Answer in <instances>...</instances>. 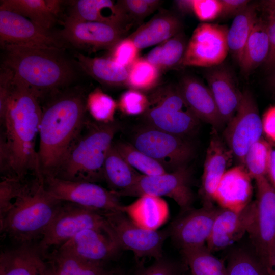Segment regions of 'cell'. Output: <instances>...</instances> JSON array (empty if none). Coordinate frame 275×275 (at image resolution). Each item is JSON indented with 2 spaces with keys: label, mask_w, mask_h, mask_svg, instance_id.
Wrapping results in <instances>:
<instances>
[{
  "label": "cell",
  "mask_w": 275,
  "mask_h": 275,
  "mask_svg": "<svg viewBox=\"0 0 275 275\" xmlns=\"http://www.w3.org/2000/svg\"><path fill=\"white\" fill-rule=\"evenodd\" d=\"M39 100L15 76L10 95L0 106L1 178L24 180L32 174L43 179L36 149L42 112Z\"/></svg>",
  "instance_id": "1"
},
{
  "label": "cell",
  "mask_w": 275,
  "mask_h": 275,
  "mask_svg": "<svg viewBox=\"0 0 275 275\" xmlns=\"http://www.w3.org/2000/svg\"><path fill=\"white\" fill-rule=\"evenodd\" d=\"M63 201L46 189L43 179H11L0 187V229L19 245L39 240Z\"/></svg>",
  "instance_id": "2"
},
{
  "label": "cell",
  "mask_w": 275,
  "mask_h": 275,
  "mask_svg": "<svg viewBox=\"0 0 275 275\" xmlns=\"http://www.w3.org/2000/svg\"><path fill=\"white\" fill-rule=\"evenodd\" d=\"M86 98L79 88L51 96L42 109L38 156L43 178L53 176L85 122Z\"/></svg>",
  "instance_id": "3"
},
{
  "label": "cell",
  "mask_w": 275,
  "mask_h": 275,
  "mask_svg": "<svg viewBox=\"0 0 275 275\" xmlns=\"http://www.w3.org/2000/svg\"><path fill=\"white\" fill-rule=\"evenodd\" d=\"M2 48L3 64L39 99L64 90L75 78L74 68L62 50L14 45Z\"/></svg>",
  "instance_id": "4"
},
{
  "label": "cell",
  "mask_w": 275,
  "mask_h": 275,
  "mask_svg": "<svg viewBox=\"0 0 275 275\" xmlns=\"http://www.w3.org/2000/svg\"><path fill=\"white\" fill-rule=\"evenodd\" d=\"M120 128L115 121L101 124L86 120L81 132L51 176L93 183L104 180L105 161Z\"/></svg>",
  "instance_id": "5"
},
{
  "label": "cell",
  "mask_w": 275,
  "mask_h": 275,
  "mask_svg": "<svg viewBox=\"0 0 275 275\" xmlns=\"http://www.w3.org/2000/svg\"><path fill=\"white\" fill-rule=\"evenodd\" d=\"M148 98L149 105L143 115L146 125L183 137L198 128L200 121L188 107L177 86L156 88Z\"/></svg>",
  "instance_id": "6"
},
{
  "label": "cell",
  "mask_w": 275,
  "mask_h": 275,
  "mask_svg": "<svg viewBox=\"0 0 275 275\" xmlns=\"http://www.w3.org/2000/svg\"><path fill=\"white\" fill-rule=\"evenodd\" d=\"M87 229L104 230L112 233L104 213L63 201L37 246L45 255L51 248H59Z\"/></svg>",
  "instance_id": "7"
},
{
  "label": "cell",
  "mask_w": 275,
  "mask_h": 275,
  "mask_svg": "<svg viewBox=\"0 0 275 275\" xmlns=\"http://www.w3.org/2000/svg\"><path fill=\"white\" fill-rule=\"evenodd\" d=\"M131 143L169 172L187 166L195 153L193 146L184 137L147 125L137 130Z\"/></svg>",
  "instance_id": "8"
},
{
  "label": "cell",
  "mask_w": 275,
  "mask_h": 275,
  "mask_svg": "<svg viewBox=\"0 0 275 275\" xmlns=\"http://www.w3.org/2000/svg\"><path fill=\"white\" fill-rule=\"evenodd\" d=\"M256 199L248 232L255 253L266 267L275 248V188L266 176L255 179Z\"/></svg>",
  "instance_id": "9"
},
{
  "label": "cell",
  "mask_w": 275,
  "mask_h": 275,
  "mask_svg": "<svg viewBox=\"0 0 275 275\" xmlns=\"http://www.w3.org/2000/svg\"><path fill=\"white\" fill-rule=\"evenodd\" d=\"M191 179L190 170L186 166L160 175L140 174L130 187L120 191H112L118 197H139L144 195L167 197L174 200L183 211L191 208L194 201Z\"/></svg>",
  "instance_id": "10"
},
{
  "label": "cell",
  "mask_w": 275,
  "mask_h": 275,
  "mask_svg": "<svg viewBox=\"0 0 275 275\" xmlns=\"http://www.w3.org/2000/svg\"><path fill=\"white\" fill-rule=\"evenodd\" d=\"M114 240L120 250L132 251L136 257H162V246L169 230H149L136 225L121 211L104 213Z\"/></svg>",
  "instance_id": "11"
},
{
  "label": "cell",
  "mask_w": 275,
  "mask_h": 275,
  "mask_svg": "<svg viewBox=\"0 0 275 275\" xmlns=\"http://www.w3.org/2000/svg\"><path fill=\"white\" fill-rule=\"evenodd\" d=\"M47 191L56 199L102 213L121 211L123 205L112 191L96 183L72 181L53 176L43 178Z\"/></svg>",
  "instance_id": "12"
},
{
  "label": "cell",
  "mask_w": 275,
  "mask_h": 275,
  "mask_svg": "<svg viewBox=\"0 0 275 275\" xmlns=\"http://www.w3.org/2000/svg\"><path fill=\"white\" fill-rule=\"evenodd\" d=\"M227 124L223 133L225 141L233 156L243 165L248 151L263 133L258 106L249 90L242 92L237 111Z\"/></svg>",
  "instance_id": "13"
},
{
  "label": "cell",
  "mask_w": 275,
  "mask_h": 275,
  "mask_svg": "<svg viewBox=\"0 0 275 275\" xmlns=\"http://www.w3.org/2000/svg\"><path fill=\"white\" fill-rule=\"evenodd\" d=\"M228 30L224 25L199 24L187 42L179 65L208 68L222 64L229 52Z\"/></svg>",
  "instance_id": "14"
},
{
  "label": "cell",
  "mask_w": 275,
  "mask_h": 275,
  "mask_svg": "<svg viewBox=\"0 0 275 275\" xmlns=\"http://www.w3.org/2000/svg\"><path fill=\"white\" fill-rule=\"evenodd\" d=\"M1 47L14 45L31 48L62 50V44L49 31L26 17L0 8Z\"/></svg>",
  "instance_id": "15"
},
{
  "label": "cell",
  "mask_w": 275,
  "mask_h": 275,
  "mask_svg": "<svg viewBox=\"0 0 275 275\" xmlns=\"http://www.w3.org/2000/svg\"><path fill=\"white\" fill-rule=\"evenodd\" d=\"M126 32L112 25L67 17L60 35L75 47L93 51L112 49L124 38Z\"/></svg>",
  "instance_id": "16"
},
{
  "label": "cell",
  "mask_w": 275,
  "mask_h": 275,
  "mask_svg": "<svg viewBox=\"0 0 275 275\" xmlns=\"http://www.w3.org/2000/svg\"><path fill=\"white\" fill-rule=\"evenodd\" d=\"M219 209L212 204L182 211L168 229L169 236L181 249L205 245Z\"/></svg>",
  "instance_id": "17"
},
{
  "label": "cell",
  "mask_w": 275,
  "mask_h": 275,
  "mask_svg": "<svg viewBox=\"0 0 275 275\" xmlns=\"http://www.w3.org/2000/svg\"><path fill=\"white\" fill-rule=\"evenodd\" d=\"M254 211V201L240 212L219 207L206 243L207 248L211 252L218 251L240 240L248 232Z\"/></svg>",
  "instance_id": "18"
},
{
  "label": "cell",
  "mask_w": 275,
  "mask_h": 275,
  "mask_svg": "<svg viewBox=\"0 0 275 275\" xmlns=\"http://www.w3.org/2000/svg\"><path fill=\"white\" fill-rule=\"evenodd\" d=\"M211 133L199 190L203 205L213 204L215 191L234 157L231 151L219 136L217 130L213 128Z\"/></svg>",
  "instance_id": "19"
},
{
  "label": "cell",
  "mask_w": 275,
  "mask_h": 275,
  "mask_svg": "<svg viewBox=\"0 0 275 275\" xmlns=\"http://www.w3.org/2000/svg\"><path fill=\"white\" fill-rule=\"evenodd\" d=\"M57 249L102 264L120 250L111 233L96 229L84 230Z\"/></svg>",
  "instance_id": "20"
},
{
  "label": "cell",
  "mask_w": 275,
  "mask_h": 275,
  "mask_svg": "<svg viewBox=\"0 0 275 275\" xmlns=\"http://www.w3.org/2000/svg\"><path fill=\"white\" fill-rule=\"evenodd\" d=\"M252 178L244 165L228 169L221 179L213 196L219 207L240 212L251 202Z\"/></svg>",
  "instance_id": "21"
},
{
  "label": "cell",
  "mask_w": 275,
  "mask_h": 275,
  "mask_svg": "<svg viewBox=\"0 0 275 275\" xmlns=\"http://www.w3.org/2000/svg\"><path fill=\"white\" fill-rule=\"evenodd\" d=\"M205 77L223 122L227 123L237 111L242 92L237 87L232 72L223 63L208 68Z\"/></svg>",
  "instance_id": "22"
},
{
  "label": "cell",
  "mask_w": 275,
  "mask_h": 275,
  "mask_svg": "<svg viewBox=\"0 0 275 275\" xmlns=\"http://www.w3.org/2000/svg\"><path fill=\"white\" fill-rule=\"evenodd\" d=\"M178 88L189 108L200 121L217 130L225 124L209 87L191 75L182 77Z\"/></svg>",
  "instance_id": "23"
},
{
  "label": "cell",
  "mask_w": 275,
  "mask_h": 275,
  "mask_svg": "<svg viewBox=\"0 0 275 275\" xmlns=\"http://www.w3.org/2000/svg\"><path fill=\"white\" fill-rule=\"evenodd\" d=\"M67 17L79 20L102 22L126 31L132 25L118 1H71Z\"/></svg>",
  "instance_id": "24"
},
{
  "label": "cell",
  "mask_w": 275,
  "mask_h": 275,
  "mask_svg": "<svg viewBox=\"0 0 275 275\" xmlns=\"http://www.w3.org/2000/svg\"><path fill=\"white\" fill-rule=\"evenodd\" d=\"M48 265L44 255L32 243L1 253L0 275H43Z\"/></svg>",
  "instance_id": "25"
},
{
  "label": "cell",
  "mask_w": 275,
  "mask_h": 275,
  "mask_svg": "<svg viewBox=\"0 0 275 275\" xmlns=\"http://www.w3.org/2000/svg\"><path fill=\"white\" fill-rule=\"evenodd\" d=\"M183 24L173 12L161 10L128 36L140 49L159 44L182 31Z\"/></svg>",
  "instance_id": "26"
},
{
  "label": "cell",
  "mask_w": 275,
  "mask_h": 275,
  "mask_svg": "<svg viewBox=\"0 0 275 275\" xmlns=\"http://www.w3.org/2000/svg\"><path fill=\"white\" fill-rule=\"evenodd\" d=\"M123 212L136 225L155 231L168 220L170 211L167 202L161 197L144 195L127 205H123Z\"/></svg>",
  "instance_id": "27"
},
{
  "label": "cell",
  "mask_w": 275,
  "mask_h": 275,
  "mask_svg": "<svg viewBox=\"0 0 275 275\" xmlns=\"http://www.w3.org/2000/svg\"><path fill=\"white\" fill-rule=\"evenodd\" d=\"M62 3L59 0H3L0 8L21 15L49 31L56 22Z\"/></svg>",
  "instance_id": "28"
},
{
  "label": "cell",
  "mask_w": 275,
  "mask_h": 275,
  "mask_svg": "<svg viewBox=\"0 0 275 275\" xmlns=\"http://www.w3.org/2000/svg\"><path fill=\"white\" fill-rule=\"evenodd\" d=\"M76 62L88 75L101 84L109 86H126L128 68L110 58L91 57L80 53L75 55Z\"/></svg>",
  "instance_id": "29"
},
{
  "label": "cell",
  "mask_w": 275,
  "mask_h": 275,
  "mask_svg": "<svg viewBox=\"0 0 275 275\" xmlns=\"http://www.w3.org/2000/svg\"><path fill=\"white\" fill-rule=\"evenodd\" d=\"M269 49L267 20L258 17L245 43L239 63L241 73L248 75L264 64Z\"/></svg>",
  "instance_id": "30"
},
{
  "label": "cell",
  "mask_w": 275,
  "mask_h": 275,
  "mask_svg": "<svg viewBox=\"0 0 275 275\" xmlns=\"http://www.w3.org/2000/svg\"><path fill=\"white\" fill-rule=\"evenodd\" d=\"M54 275H108L102 263L90 261L55 249L45 255Z\"/></svg>",
  "instance_id": "31"
},
{
  "label": "cell",
  "mask_w": 275,
  "mask_h": 275,
  "mask_svg": "<svg viewBox=\"0 0 275 275\" xmlns=\"http://www.w3.org/2000/svg\"><path fill=\"white\" fill-rule=\"evenodd\" d=\"M258 5L252 3L235 16L228 28L227 43L229 52L239 64L247 40L259 17Z\"/></svg>",
  "instance_id": "32"
},
{
  "label": "cell",
  "mask_w": 275,
  "mask_h": 275,
  "mask_svg": "<svg viewBox=\"0 0 275 275\" xmlns=\"http://www.w3.org/2000/svg\"><path fill=\"white\" fill-rule=\"evenodd\" d=\"M104 178L112 191L127 189L135 182L139 175L119 153L114 142L106 156L104 165Z\"/></svg>",
  "instance_id": "33"
},
{
  "label": "cell",
  "mask_w": 275,
  "mask_h": 275,
  "mask_svg": "<svg viewBox=\"0 0 275 275\" xmlns=\"http://www.w3.org/2000/svg\"><path fill=\"white\" fill-rule=\"evenodd\" d=\"M182 31L153 48L145 59L160 72L179 65L187 44Z\"/></svg>",
  "instance_id": "34"
},
{
  "label": "cell",
  "mask_w": 275,
  "mask_h": 275,
  "mask_svg": "<svg viewBox=\"0 0 275 275\" xmlns=\"http://www.w3.org/2000/svg\"><path fill=\"white\" fill-rule=\"evenodd\" d=\"M191 275H228L226 265L206 246L181 249Z\"/></svg>",
  "instance_id": "35"
},
{
  "label": "cell",
  "mask_w": 275,
  "mask_h": 275,
  "mask_svg": "<svg viewBox=\"0 0 275 275\" xmlns=\"http://www.w3.org/2000/svg\"><path fill=\"white\" fill-rule=\"evenodd\" d=\"M114 145L125 160L142 175L152 176L169 172L158 162L139 150L132 143L119 141L114 143Z\"/></svg>",
  "instance_id": "36"
},
{
  "label": "cell",
  "mask_w": 275,
  "mask_h": 275,
  "mask_svg": "<svg viewBox=\"0 0 275 275\" xmlns=\"http://www.w3.org/2000/svg\"><path fill=\"white\" fill-rule=\"evenodd\" d=\"M126 86L141 92L154 89L160 78V71L145 58H138L128 68Z\"/></svg>",
  "instance_id": "37"
},
{
  "label": "cell",
  "mask_w": 275,
  "mask_h": 275,
  "mask_svg": "<svg viewBox=\"0 0 275 275\" xmlns=\"http://www.w3.org/2000/svg\"><path fill=\"white\" fill-rule=\"evenodd\" d=\"M86 110L94 121L101 124L115 122L117 102L99 88L91 92L86 98Z\"/></svg>",
  "instance_id": "38"
},
{
  "label": "cell",
  "mask_w": 275,
  "mask_h": 275,
  "mask_svg": "<svg viewBox=\"0 0 275 275\" xmlns=\"http://www.w3.org/2000/svg\"><path fill=\"white\" fill-rule=\"evenodd\" d=\"M226 267L228 275H269L255 253L252 254L243 250L231 254Z\"/></svg>",
  "instance_id": "39"
},
{
  "label": "cell",
  "mask_w": 275,
  "mask_h": 275,
  "mask_svg": "<svg viewBox=\"0 0 275 275\" xmlns=\"http://www.w3.org/2000/svg\"><path fill=\"white\" fill-rule=\"evenodd\" d=\"M272 146L261 138L248 151L243 164L252 179L266 176Z\"/></svg>",
  "instance_id": "40"
},
{
  "label": "cell",
  "mask_w": 275,
  "mask_h": 275,
  "mask_svg": "<svg viewBox=\"0 0 275 275\" xmlns=\"http://www.w3.org/2000/svg\"><path fill=\"white\" fill-rule=\"evenodd\" d=\"M118 108L127 116L144 115L148 108V96L143 92L131 89L124 92L119 98Z\"/></svg>",
  "instance_id": "41"
},
{
  "label": "cell",
  "mask_w": 275,
  "mask_h": 275,
  "mask_svg": "<svg viewBox=\"0 0 275 275\" xmlns=\"http://www.w3.org/2000/svg\"><path fill=\"white\" fill-rule=\"evenodd\" d=\"M118 2L132 24L153 13L162 3L159 0H119Z\"/></svg>",
  "instance_id": "42"
},
{
  "label": "cell",
  "mask_w": 275,
  "mask_h": 275,
  "mask_svg": "<svg viewBox=\"0 0 275 275\" xmlns=\"http://www.w3.org/2000/svg\"><path fill=\"white\" fill-rule=\"evenodd\" d=\"M111 58L119 65L128 68L139 58L140 49L128 37L118 42L112 49Z\"/></svg>",
  "instance_id": "43"
},
{
  "label": "cell",
  "mask_w": 275,
  "mask_h": 275,
  "mask_svg": "<svg viewBox=\"0 0 275 275\" xmlns=\"http://www.w3.org/2000/svg\"><path fill=\"white\" fill-rule=\"evenodd\" d=\"M221 0H192V12L201 21L207 22L221 17Z\"/></svg>",
  "instance_id": "44"
},
{
  "label": "cell",
  "mask_w": 275,
  "mask_h": 275,
  "mask_svg": "<svg viewBox=\"0 0 275 275\" xmlns=\"http://www.w3.org/2000/svg\"><path fill=\"white\" fill-rule=\"evenodd\" d=\"M140 275H184L183 272L174 263L162 258L157 260L146 268Z\"/></svg>",
  "instance_id": "45"
},
{
  "label": "cell",
  "mask_w": 275,
  "mask_h": 275,
  "mask_svg": "<svg viewBox=\"0 0 275 275\" xmlns=\"http://www.w3.org/2000/svg\"><path fill=\"white\" fill-rule=\"evenodd\" d=\"M250 2L248 0H221L222 5L221 17L236 16L246 8Z\"/></svg>",
  "instance_id": "46"
},
{
  "label": "cell",
  "mask_w": 275,
  "mask_h": 275,
  "mask_svg": "<svg viewBox=\"0 0 275 275\" xmlns=\"http://www.w3.org/2000/svg\"><path fill=\"white\" fill-rule=\"evenodd\" d=\"M269 49L267 58L264 63L266 69L271 71L275 69V20L267 17Z\"/></svg>",
  "instance_id": "47"
},
{
  "label": "cell",
  "mask_w": 275,
  "mask_h": 275,
  "mask_svg": "<svg viewBox=\"0 0 275 275\" xmlns=\"http://www.w3.org/2000/svg\"><path fill=\"white\" fill-rule=\"evenodd\" d=\"M263 131L271 141L275 142V106L269 107L262 119Z\"/></svg>",
  "instance_id": "48"
},
{
  "label": "cell",
  "mask_w": 275,
  "mask_h": 275,
  "mask_svg": "<svg viewBox=\"0 0 275 275\" xmlns=\"http://www.w3.org/2000/svg\"><path fill=\"white\" fill-rule=\"evenodd\" d=\"M266 177L275 188V148L271 147Z\"/></svg>",
  "instance_id": "49"
},
{
  "label": "cell",
  "mask_w": 275,
  "mask_h": 275,
  "mask_svg": "<svg viewBox=\"0 0 275 275\" xmlns=\"http://www.w3.org/2000/svg\"><path fill=\"white\" fill-rule=\"evenodd\" d=\"M258 7L267 15V18L275 20V0L261 1Z\"/></svg>",
  "instance_id": "50"
},
{
  "label": "cell",
  "mask_w": 275,
  "mask_h": 275,
  "mask_svg": "<svg viewBox=\"0 0 275 275\" xmlns=\"http://www.w3.org/2000/svg\"><path fill=\"white\" fill-rule=\"evenodd\" d=\"M174 3L177 10L183 14L193 13L192 0L175 1Z\"/></svg>",
  "instance_id": "51"
},
{
  "label": "cell",
  "mask_w": 275,
  "mask_h": 275,
  "mask_svg": "<svg viewBox=\"0 0 275 275\" xmlns=\"http://www.w3.org/2000/svg\"><path fill=\"white\" fill-rule=\"evenodd\" d=\"M266 268L269 275H275V248Z\"/></svg>",
  "instance_id": "52"
},
{
  "label": "cell",
  "mask_w": 275,
  "mask_h": 275,
  "mask_svg": "<svg viewBox=\"0 0 275 275\" xmlns=\"http://www.w3.org/2000/svg\"><path fill=\"white\" fill-rule=\"evenodd\" d=\"M268 80L271 86L275 89V69L270 71Z\"/></svg>",
  "instance_id": "53"
},
{
  "label": "cell",
  "mask_w": 275,
  "mask_h": 275,
  "mask_svg": "<svg viewBox=\"0 0 275 275\" xmlns=\"http://www.w3.org/2000/svg\"><path fill=\"white\" fill-rule=\"evenodd\" d=\"M48 267L47 269L46 270L45 272H44V273L43 274V275H54L48 262Z\"/></svg>",
  "instance_id": "54"
},
{
  "label": "cell",
  "mask_w": 275,
  "mask_h": 275,
  "mask_svg": "<svg viewBox=\"0 0 275 275\" xmlns=\"http://www.w3.org/2000/svg\"><path fill=\"white\" fill-rule=\"evenodd\" d=\"M108 275H119L116 272H113V271H110Z\"/></svg>",
  "instance_id": "55"
}]
</instances>
